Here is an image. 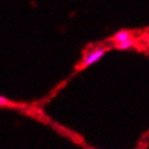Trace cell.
Listing matches in <instances>:
<instances>
[{
    "instance_id": "cell-3",
    "label": "cell",
    "mask_w": 149,
    "mask_h": 149,
    "mask_svg": "<svg viewBox=\"0 0 149 149\" xmlns=\"http://www.w3.org/2000/svg\"><path fill=\"white\" fill-rule=\"evenodd\" d=\"M134 39H129L128 42H124V43H121V44H116V48H119V49H129V48H132L134 47Z\"/></svg>"
},
{
    "instance_id": "cell-1",
    "label": "cell",
    "mask_w": 149,
    "mask_h": 149,
    "mask_svg": "<svg viewBox=\"0 0 149 149\" xmlns=\"http://www.w3.org/2000/svg\"><path fill=\"white\" fill-rule=\"evenodd\" d=\"M105 52H106V49H105L104 47L95 48V49L90 51V52H88V53L84 57L82 62H81L80 68H86V67L91 66V65H94V63H96L97 61H100V59H101V58L104 57Z\"/></svg>"
},
{
    "instance_id": "cell-2",
    "label": "cell",
    "mask_w": 149,
    "mask_h": 149,
    "mask_svg": "<svg viewBox=\"0 0 149 149\" xmlns=\"http://www.w3.org/2000/svg\"><path fill=\"white\" fill-rule=\"evenodd\" d=\"M114 42H116V44H121L124 42H128L129 39H132V34H130L129 31H125V29H121L114 36Z\"/></svg>"
}]
</instances>
